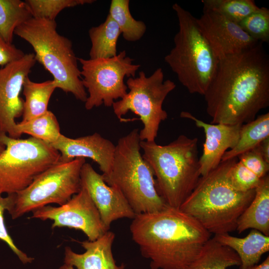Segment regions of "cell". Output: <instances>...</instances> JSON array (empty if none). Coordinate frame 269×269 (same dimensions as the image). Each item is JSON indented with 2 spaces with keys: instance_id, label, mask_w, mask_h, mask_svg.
<instances>
[{
  "instance_id": "33",
  "label": "cell",
  "mask_w": 269,
  "mask_h": 269,
  "mask_svg": "<svg viewBox=\"0 0 269 269\" xmlns=\"http://www.w3.org/2000/svg\"><path fill=\"white\" fill-rule=\"evenodd\" d=\"M238 160L258 177L262 178L269 170V163L255 149L247 151L238 156Z\"/></svg>"
},
{
  "instance_id": "19",
  "label": "cell",
  "mask_w": 269,
  "mask_h": 269,
  "mask_svg": "<svg viewBox=\"0 0 269 269\" xmlns=\"http://www.w3.org/2000/svg\"><path fill=\"white\" fill-rule=\"evenodd\" d=\"M214 239L233 250L240 259V269H250L257 265L262 256L269 251V236L252 229L244 238L229 233L215 235Z\"/></svg>"
},
{
  "instance_id": "18",
  "label": "cell",
  "mask_w": 269,
  "mask_h": 269,
  "mask_svg": "<svg viewBox=\"0 0 269 269\" xmlns=\"http://www.w3.org/2000/svg\"><path fill=\"white\" fill-rule=\"evenodd\" d=\"M115 234L110 231L94 241L80 242L85 251L78 254L66 247L64 263L77 269H125V265H116L112 253Z\"/></svg>"
},
{
  "instance_id": "37",
  "label": "cell",
  "mask_w": 269,
  "mask_h": 269,
  "mask_svg": "<svg viewBox=\"0 0 269 269\" xmlns=\"http://www.w3.org/2000/svg\"><path fill=\"white\" fill-rule=\"evenodd\" d=\"M59 269H74V268L72 266L64 263Z\"/></svg>"
},
{
  "instance_id": "2",
  "label": "cell",
  "mask_w": 269,
  "mask_h": 269,
  "mask_svg": "<svg viewBox=\"0 0 269 269\" xmlns=\"http://www.w3.org/2000/svg\"><path fill=\"white\" fill-rule=\"evenodd\" d=\"M130 225L133 240L151 269H186L211 234L193 217L167 206L136 214Z\"/></svg>"
},
{
  "instance_id": "27",
  "label": "cell",
  "mask_w": 269,
  "mask_h": 269,
  "mask_svg": "<svg viewBox=\"0 0 269 269\" xmlns=\"http://www.w3.org/2000/svg\"><path fill=\"white\" fill-rule=\"evenodd\" d=\"M116 22L124 38L129 42L139 40L146 30L142 21L135 19L130 12L129 0H112L109 13Z\"/></svg>"
},
{
  "instance_id": "9",
  "label": "cell",
  "mask_w": 269,
  "mask_h": 269,
  "mask_svg": "<svg viewBox=\"0 0 269 269\" xmlns=\"http://www.w3.org/2000/svg\"><path fill=\"white\" fill-rule=\"evenodd\" d=\"M129 91L113 104L115 115L120 122L129 111L139 117L143 124L139 132L141 141H154L162 121L168 115L162 108L167 95L176 87L172 81L164 80L162 69L158 68L149 76L140 71L137 77H129L126 82Z\"/></svg>"
},
{
  "instance_id": "26",
  "label": "cell",
  "mask_w": 269,
  "mask_h": 269,
  "mask_svg": "<svg viewBox=\"0 0 269 269\" xmlns=\"http://www.w3.org/2000/svg\"><path fill=\"white\" fill-rule=\"evenodd\" d=\"M16 132L19 137L25 134L49 144L56 142L62 134L56 116L49 110L29 121L17 123Z\"/></svg>"
},
{
  "instance_id": "36",
  "label": "cell",
  "mask_w": 269,
  "mask_h": 269,
  "mask_svg": "<svg viewBox=\"0 0 269 269\" xmlns=\"http://www.w3.org/2000/svg\"><path fill=\"white\" fill-rule=\"evenodd\" d=\"M250 269H269V257L268 256L261 264L257 265Z\"/></svg>"
},
{
  "instance_id": "14",
  "label": "cell",
  "mask_w": 269,
  "mask_h": 269,
  "mask_svg": "<svg viewBox=\"0 0 269 269\" xmlns=\"http://www.w3.org/2000/svg\"><path fill=\"white\" fill-rule=\"evenodd\" d=\"M197 21L219 60L239 53L259 42L247 34L238 24L215 12L203 10Z\"/></svg>"
},
{
  "instance_id": "16",
  "label": "cell",
  "mask_w": 269,
  "mask_h": 269,
  "mask_svg": "<svg viewBox=\"0 0 269 269\" xmlns=\"http://www.w3.org/2000/svg\"><path fill=\"white\" fill-rule=\"evenodd\" d=\"M180 117L192 120L204 130L205 141L199 163L201 176H204L218 166L225 152L236 145L242 125L208 124L186 111L182 112Z\"/></svg>"
},
{
  "instance_id": "12",
  "label": "cell",
  "mask_w": 269,
  "mask_h": 269,
  "mask_svg": "<svg viewBox=\"0 0 269 269\" xmlns=\"http://www.w3.org/2000/svg\"><path fill=\"white\" fill-rule=\"evenodd\" d=\"M32 218L51 220L52 228L67 227L79 230L94 241L109 231L87 190L80 191L58 207L45 206L32 212Z\"/></svg>"
},
{
  "instance_id": "30",
  "label": "cell",
  "mask_w": 269,
  "mask_h": 269,
  "mask_svg": "<svg viewBox=\"0 0 269 269\" xmlns=\"http://www.w3.org/2000/svg\"><path fill=\"white\" fill-rule=\"evenodd\" d=\"M242 29L254 40L269 42V10L262 7L245 18L239 24Z\"/></svg>"
},
{
  "instance_id": "29",
  "label": "cell",
  "mask_w": 269,
  "mask_h": 269,
  "mask_svg": "<svg viewBox=\"0 0 269 269\" xmlns=\"http://www.w3.org/2000/svg\"><path fill=\"white\" fill-rule=\"evenodd\" d=\"M32 17L51 20L55 19L64 9L78 5L90 4L94 0H26Z\"/></svg>"
},
{
  "instance_id": "35",
  "label": "cell",
  "mask_w": 269,
  "mask_h": 269,
  "mask_svg": "<svg viewBox=\"0 0 269 269\" xmlns=\"http://www.w3.org/2000/svg\"><path fill=\"white\" fill-rule=\"evenodd\" d=\"M254 149L262 156L267 162L269 163V137L262 141Z\"/></svg>"
},
{
  "instance_id": "5",
  "label": "cell",
  "mask_w": 269,
  "mask_h": 269,
  "mask_svg": "<svg viewBox=\"0 0 269 269\" xmlns=\"http://www.w3.org/2000/svg\"><path fill=\"white\" fill-rule=\"evenodd\" d=\"M172 8L179 29L174 37V46L164 60L190 93L204 96L219 60L201 31L197 18L177 3Z\"/></svg>"
},
{
  "instance_id": "6",
  "label": "cell",
  "mask_w": 269,
  "mask_h": 269,
  "mask_svg": "<svg viewBox=\"0 0 269 269\" xmlns=\"http://www.w3.org/2000/svg\"><path fill=\"white\" fill-rule=\"evenodd\" d=\"M139 132L135 129L119 138L110 172L105 182L117 187L135 215L161 211L167 205L156 188L154 174L140 152Z\"/></svg>"
},
{
  "instance_id": "24",
  "label": "cell",
  "mask_w": 269,
  "mask_h": 269,
  "mask_svg": "<svg viewBox=\"0 0 269 269\" xmlns=\"http://www.w3.org/2000/svg\"><path fill=\"white\" fill-rule=\"evenodd\" d=\"M269 137V113L261 115L253 121L242 125L236 145L224 154V161L251 150L260 142Z\"/></svg>"
},
{
  "instance_id": "11",
  "label": "cell",
  "mask_w": 269,
  "mask_h": 269,
  "mask_svg": "<svg viewBox=\"0 0 269 269\" xmlns=\"http://www.w3.org/2000/svg\"><path fill=\"white\" fill-rule=\"evenodd\" d=\"M78 60L81 64L82 83L88 93L85 102L87 110L102 104L112 107L114 100L123 98L128 89L125 77H135L140 67L133 63L134 59L127 56L125 50L111 58Z\"/></svg>"
},
{
  "instance_id": "34",
  "label": "cell",
  "mask_w": 269,
  "mask_h": 269,
  "mask_svg": "<svg viewBox=\"0 0 269 269\" xmlns=\"http://www.w3.org/2000/svg\"><path fill=\"white\" fill-rule=\"evenodd\" d=\"M22 50L8 43L0 35V65L2 67L21 58L25 55Z\"/></svg>"
},
{
  "instance_id": "7",
  "label": "cell",
  "mask_w": 269,
  "mask_h": 269,
  "mask_svg": "<svg viewBox=\"0 0 269 269\" xmlns=\"http://www.w3.org/2000/svg\"><path fill=\"white\" fill-rule=\"evenodd\" d=\"M56 27L55 20L32 17L17 27L14 34L31 45L36 61L52 75L57 88L85 103L88 94L72 43Z\"/></svg>"
},
{
  "instance_id": "13",
  "label": "cell",
  "mask_w": 269,
  "mask_h": 269,
  "mask_svg": "<svg viewBox=\"0 0 269 269\" xmlns=\"http://www.w3.org/2000/svg\"><path fill=\"white\" fill-rule=\"evenodd\" d=\"M36 62L34 53H26L20 59L0 68V134L20 137L15 121L23 113L24 100L20 94Z\"/></svg>"
},
{
  "instance_id": "23",
  "label": "cell",
  "mask_w": 269,
  "mask_h": 269,
  "mask_svg": "<svg viewBox=\"0 0 269 269\" xmlns=\"http://www.w3.org/2000/svg\"><path fill=\"white\" fill-rule=\"evenodd\" d=\"M121 34L118 25L108 14L104 22L89 30L91 42L90 59L109 58L116 56L117 43Z\"/></svg>"
},
{
  "instance_id": "20",
  "label": "cell",
  "mask_w": 269,
  "mask_h": 269,
  "mask_svg": "<svg viewBox=\"0 0 269 269\" xmlns=\"http://www.w3.org/2000/svg\"><path fill=\"white\" fill-rule=\"evenodd\" d=\"M257 230L269 236V176L262 178L255 189L254 198L241 214L237 222L236 231L241 233L245 230Z\"/></svg>"
},
{
  "instance_id": "10",
  "label": "cell",
  "mask_w": 269,
  "mask_h": 269,
  "mask_svg": "<svg viewBox=\"0 0 269 269\" xmlns=\"http://www.w3.org/2000/svg\"><path fill=\"white\" fill-rule=\"evenodd\" d=\"M84 158L59 161L37 175L24 189L15 193L12 219L51 203L59 206L69 201L81 189V171Z\"/></svg>"
},
{
  "instance_id": "28",
  "label": "cell",
  "mask_w": 269,
  "mask_h": 269,
  "mask_svg": "<svg viewBox=\"0 0 269 269\" xmlns=\"http://www.w3.org/2000/svg\"><path fill=\"white\" fill-rule=\"evenodd\" d=\"M201 2L203 10L219 13L238 24L260 8L253 0H202Z\"/></svg>"
},
{
  "instance_id": "21",
  "label": "cell",
  "mask_w": 269,
  "mask_h": 269,
  "mask_svg": "<svg viewBox=\"0 0 269 269\" xmlns=\"http://www.w3.org/2000/svg\"><path fill=\"white\" fill-rule=\"evenodd\" d=\"M56 88L53 80L35 82L27 77L22 87L25 100L21 122L29 121L46 112L51 96Z\"/></svg>"
},
{
  "instance_id": "8",
  "label": "cell",
  "mask_w": 269,
  "mask_h": 269,
  "mask_svg": "<svg viewBox=\"0 0 269 269\" xmlns=\"http://www.w3.org/2000/svg\"><path fill=\"white\" fill-rule=\"evenodd\" d=\"M0 194L16 193L27 187L41 172L60 161L50 144L33 137L12 138L0 134Z\"/></svg>"
},
{
  "instance_id": "22",
  "label": "cell",
  "mask_w": 269,
  "mask_h": 269,
  "mask_svg": "<svg viewBox=\"0 0 269 269\" xmlns=\"http://www.w3.org/2000/svg\"><path fill=\"white\" fill-rule=\"evenodd\" d=\"M240 265V259L233 250L211 238L186 269H227Z\"/></svg>"
},
{
  "instance_id": "31",
  "label": "cell",
  "mask_w": 269,
  "mask_h": 269,
  "mask_svg": "<svg viewBox=\"0 0 269 269\" xmlns=\"http://www.w3.org/2000/svg\"><path fill=\"white\" fill-rule=\"evenodd\" d=\"M227 178L230 186L240 192L255 189L262 180L238 160L229 169Z\"/></svg>"
},
{
  "instance_id": "38",
  "label": "cell",
  "mask_w": 269,
  "mask_h": 269,
  "mask_svg": "<svg viewBox=\"0 0 269 269\" xmlns=\"http://www.w3.org/2000/svg\"><path fill=\"white\" fill-rule=\"evenodd\" d=\"M4 146L0 144V153L4 150Z\"/></svg>"
},
{
  "instance_id": "32",
  "label": "cell",
  "mask_w": 269,
  "mask_h": 269,
  "mask_svg": "<svg viewBox=\"0 0 269 269\" xmlns=\"http://www.w3.org/2000/svg\"><path fill=\"white\" fill-rule=\"evenodd\" d=\"M14 200L15 193L8 194L5 197L0 194V240L8 246L23 264L30 263L34 260V258L28 257L15 245L5 225L4 212L7 211L10 213L12 210Z\"/></svg>"
},
{
  "instance_id": "15",
  "label": "cell",
  "mask_w": 269,
  "mask_h": 269,
  "mask_svg": "<svg viewBox=\"0 0 269 269\" xmlns=\"http://www.w3.org/2000/svg\"><path fill=\"white\" fill-rule=\"evenodd\" d=\"M80 176L81 186L88 191L107 229H110L114 221L135 217L134 212L121 191L116 186L108 185L102 174L90 164H83Z\"/></svg>"
},
{
  "instance_id": "25",
  "label": "cell",
  "mask_w": 269,
  "mask_h": 269,
  "mask_svg": "<svg viewBox=\"0 0 269 269\" xmlns=\"http://www.w3.org/2000/svg\"><path fill=\"white\" fill-rule=\"evenodd\" d=\"M32 17L25 1L0 0V36L11 44L15 29Z\"/></svg>"
},
{
  "instance_id": "3",
  "label": "cell",
  "mask_w": 269,
  "mask_h": 269,
  "mask_svg": "<svg viewBox=\"0 0 269 269\" xmlns=\"http://www.w3.org/2000/svg\"><path fill=\"white\" fill-rule=\"evenodd\" d=\"M238 160L221 161L217 167L201 176L195 187L179 208L214 235L236 230L239 218L249 205L255 189L238 191L229 184L227 174Z\"/></svg>"
},
{
  "instance_id": "1",
  "label": "cell",
  "mask_w": 269,
  "mask_h": 269,
  "mask_svg": "<svg viewBox=\"0 0 269 269\" xmlns=\"http://www.w3.org/2000/svg\"><path fill=\"white\" fill-rule=\"evenodd\" d=\"M263 44L219 59L204 95L211 124L242 125L269 106V57Z\"/></svg>"
},
{
  "instance_id": "17",
  "label": "cell",
  "mask_w": 269,
  "mask_h": 269,
  "mask_svg": "<svg viewBox=\"0 0 269 269\" xmlns=\"http://www.w3.org/2000/svg\"><path fill=\"white\" fill-rule=\"evenodd\" d=\"M50 145L60 153L61 161L88 158L99 165L103 174H107L111 171L116 145L97 133L75 138L62 134Z\"/></svg>"
},
{
  "instance_id": "4",
  "label": "cell",
  "mask_w": 269,
  "mask_h": 269,
  "mask_svg": "<svg viewBox=\"0 0 269 269\" xmlns=\"http://www.w3.org/2000/svg\"><path fill=\"white\" fill-rule=\"evenodd\" d=\"M140 144L158 193L168 206L179 209L201 177L198 138L181 134L164 145L144 140Z\"/></svg>"
}]
</instances>
